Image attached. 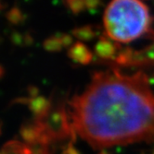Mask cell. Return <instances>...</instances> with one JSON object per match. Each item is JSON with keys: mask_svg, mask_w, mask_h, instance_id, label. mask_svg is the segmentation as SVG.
Instances as JSON below:
<instances>
[{"mask_svg": "<svg viewBox=\"0 0 154 154\" xmlns=\"http://www.w3.org/2000/svg\"><path fill=\"white\" fill-rule=\"evenodd\" d=\"M74 132L96 149L154 139V92L141 71L97 72L70 102Z\"/></svg>", "mask_w": 154, "mask_h": 154, "instance_id": "6da1fadb", "label": "cell"}, {"mask_svg": "<svg viewBox=\"0 0 154 154\" xmlns=\"http://www.w3.org/2000/svg\"><path fill=\"white\" fill-rule=\"evenodd\" d=\"M103 22L110 39L126 44L149 32L151 18L140 0H111L105 9Z\"/></svg>", "mask_w": 154, "mask_h": 154, "instance_id": "7a4b0ae2", "label": "cell"}, {"mask_svg": "<svg viewBox=\"0 0 154 154\" xmlns=\"http://www.w3.org/2000/svg\"><path fill=\"white\" fill-rule=\"evenodd\" d=\"M43 123L31 128L25 136L24 140H12L6 144L1 154H49V150L45 147L48 143L45 139L48 127Z\"/></svg>", "mask_w": 154, "mask_h": 154, "instance_id": "3957f363", "label": "cell"}, {"mask_svg": "<svg viewBox=\"0 0 154 154\" xmlns=\"http://www.w3.org/2000/svg\"><path fill=\"white\" fill-rule=\"evenodd\" d=\"M68 55L74 63L80 65H88L92 59L93 54L91 51L83 43H75L68 51Z\"/></svg>", "mask_w": 154, "mask_h": 154, "instance_id": "277c9868", "label": "cell"}, {"mask_svg": "<svg viewBox=\"0 0 154 154\" xmlns=\"http://www.w3.org/2000/svg\"><path fill=\"white\" fill-rule=\"evenodd\" d=\"M118 46L113 43L110 38L102 37L95 45V53L99 57L103 59H115L117 57Z\"/></svg>", "mask_w": 154, "mask_h": 154, "instance_id": "5b68a950", "label": "cell"}, {"mask_svg": "<svg viewBox=\"0 0 154 154\" xmlns=\"http://www.w3.org/2000/svg\"><path fill=\"white\" fill-rule=\"evenodd\" d=\"M73 43V38L70 35H60V36H52L46 40L44 47L48 51L57 52L61 51L63 47L71 45Z\"/></svg>", "mask_w": 154, "mask_h": 154, "instance_id": "8992f818", "label": "cell"}, {"mask_svg": "<svg viewBox=\"0 0 154 154\" xmlns=\"http://www.w3.org/2000/svg\"><path fill=\"white\" fill-rule=\"evenodd\" d=\"M74 36L81 41H89L92 40L96 35L97 32L91 26H84L74 30Z\"/></svg>", "mask_w": 154, "mask_h": 154, "instance_id": "52a82bcc", "label": "cell"}, {"mask_svg": "<svg viewBox=\"0 0 154 154\" xmlns=\"http://www.w3.org/2000/svg\"><path fill=\"white\" fill-rule=\"evenodd\" d=\"M67 5L74 13H80L87 8L86 0H67Z\"/></svg>", "mask_w": 154, "mask_h": 154, "instance_id": "ba28073f", "label": "cell"}, {"mask_svg": "<svg viewBox=\"0 0 154 154\" xmlns=\"http://www.w3.org/2000/svg\"><path fill=\"white\" fill-rule=\"evenodd\" d=\"M21 12L20 10H18L17 8L12 9L9 13H8V19L10 21H12L13 23H18L21 20Z\"/></svg>", "mask_w": 154, "mask_h": 154, "instance_id": "9c48e42d", "label": "cell"}, {"mask_svg": "<svg viewBox=\"0 0 154 154\" xmlns=\"http://www.w3.org/2000/svg\"><path fill=\"white\" fill-rule=\"evenodd\" d=\"M87 8H97L99 5V0H86Z\"/></svg>", "mask_w": 154, "mask_h": 154, "instance_id": "30bf717a", "label": "cell"}]
</instances>
